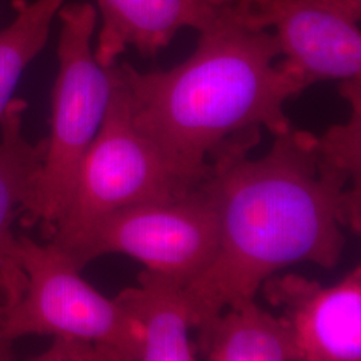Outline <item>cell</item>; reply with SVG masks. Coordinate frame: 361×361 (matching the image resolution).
<instances>
[{
    "label": "cell",
    "mask_w": 361,
    "mask_h": 361,
    "mask_svg": "<svg viewBox=\"0 0 361 361\" xmlns=\"http://www.w3.org/2000/svg\"><path fill=\"white\" fill-rule=\"evenodd\" d=\"M259 141L261 131L245 134L210 164L219 245L186 286L195 326L234 300L256 298L267 279L290 265L335 268L345 231L360 233L361 194L324 159L316 135L292 128L252 159Z\"/></svg>",
    "instance_id": "cell-1"
},
{
    "label": "cell",
    "mask_w": 361,
    "mask_h": 361,
    "mask_svg": "<svg viewBox=\"0 0 361 361\" xmlns=\"http://www.w3.org/2000/svg\"><path fill=\"white\" fill-rule=\"evenodd\" d=\"M269 30L246 26L229 3L200 32L193 54L169 70L116 65L131 121L183 176L207 180L212 161L237 138L292 129L285 104L305 90Z\"/></svg>",
    "instance_id": "cell-2"
},
{
    "label": "cell",
    "mask_w": 361,
    "mask_h": 361,
    "mask_svg": "<svg viewBox=\"0 0 361 361\" xmlns=\"http://www.w3.org/2000/svg\"><path fill=\"white\" fill-rule=\"evenodd\" d=\"M58 18L59 70L52 87L50 135L34 204L20 221L50 240L73 193L78 170L102 125L113 90L111 67L97 62L91 39L98 13L91 3L63 4Z\"/></svg>",
    "instance_id": "cell-3"
},
{
    "label": "cell",
    "mask_w": 361,
    "mask_h": 361,
    "mask_svg": "<svg viewBox=\"0 0 361 361\" xmlns=\"http://www.w3.org/2000/svg\"><path fill=\"white\" fill-rule=\"evenodd\" d=\"M19 256L26 283L18 302L0 317V335L7 343L50 336L94 344L98 361H137L138 325L114 298L82 279L63 249L19 235Z\"/></svg>",
    "instance_id": "cell-4"
},
{
    "label": "cell",
    "mask_w": 361,
    "mask_h": 361,
    "mask_svg": "<svg viewBox=\"0 0 361 361\" xmlns=\"http://www.w3.org/2000/svg\"><path fill=\"white\" fill-rule=\"evenodd\" d=\"M111 74L113 90L102 125L82 159L67 207L47 240L55 245H65L116 210L178 200L205 180L176 170L135 129L116 65Z\"/></svg>",
    "instance_id": "cell-5"
},
{
    "label": "cell",
    "mask_w": 361,
    "mask_h": 361,
    "mask_svg": "<svg viewBox=\"0 0 361 361\" xmlns=\"http://www.w3.org/2000/svg\"><path fill=\"white\" fill-rule=\"evenodd\" d=\"M207 180L178 200L116 210L59 247L80 271L118 253L188 286L210 265L219 245V216Z\"/></svg>",
    "instance_id": "cell-6"
},
{
    "label": "cell",
    "mask_w": 361,
    "mask_h": 361,
    "mask_svg": "<svg viewBox=\"0 0 361 361\" xmlns=\"http://www.w3.org/2000/svg\"><path fill=\"white\" fill-rule=\"evenodd\" d=\"M246 26L274 30L283 65L304 89L323 80L360 78L359 22L322 0H233Z\"/></svg>",
    "instance_id": "cell-7"
},
{
    "label": "cell",
    "mask_w": 361,
    "mask_h": 361,
    "mask_svg": "<svg viewBox=\"0 0 361 361\" xmlns=\"http://www.w3.org/2000/svg\"><path fill=\"white\" fill-rule=\"evenodd\" d=\"M259 290L292 336L300 361L361 360V268L323 286L276 273Z\"/></svg>",
    "instance_id": "cell-8"
},
{
    "label": "cell",
    "mask_w": 361,
    "mask_h": 361,
    "mask_svg": "<svg viewBox=\"0 0 361 361\" xmlns=\"http://www.w3.org/2000/svg\"><path fill=\"white\" fill-rule=\"evenodd\" d=\"M27 104L13 98L0 121V317L13 307L25 289L15 222L34 204L47 150V141L32 143L25 134Z\"/></svg>",
    "instance_id": "cell-9"
},
{
    "label": "cell",
    "mask_w": 361,
    "mask_h": 361,
    "mask_svg": "<svg viewBox=\"0 0 361 361\" xmlns=\"http://www.w3.org/2000/svg\"><path fill=\"white\" fill-rule=\"evenodd\" d=\"M102 26L94 51L111 67L134 47L145 58L166 49L182 28L207 30L232 0H97Z\"/></svg>",
    "instance_id": "cell-10"
},
{
    "label": "cell",
    "mask_w": 361,
    "mask_h": 361,
    "mask_svg": "<svg viewBox=\"0 0 361 361\" xmlns=\"http://www.w3.org/2000/svg\"><path fill=\"white\" fill-rule=\"evenodd\" d=\"M141 331L137 361L197 360L190 331L195 326L186 286L158 271L138 274V284L114 297Z\"/></svg>",
    "instance_id": "cell-11"
},
{
    "label": "cell",
    "mask_w": 361,
    "mask_h": 361,
    "mask_svg": "<svg viewBox=\"0 0 361 361\" xmlns=\"http://www.w3.org/2000/svg\"><path fill=\"white\" fill-rule=\"evenodd\" d=\"M197 360L300 361L292 336L256 298H238L197 324Z\"/></svg>",
    "instance_id": "cell-12"
},
{
    "label": "cell",
    "mask_w": 361,
    "mask_h": 361,
    "mask_svg": "<svg viewBox=\"0 0 361 361\" xmlns=\"http://www.w3.org/2000/svg\"><path fill=\"white\" fill-rule=\"evenodd\" d=\"M65 0H15V19L0 31V121L23 71L46 46Z\"/></svg>",
    "instance_id": "cell-13"
},
{
    "label": "cell",
    "mask_w": 361,
    "mask_h": 361,
    "mask_svg": "<svg viewBox=\"0 0 361 361\" xmlns=\"http://www.w3.org/2000/svg\"><path fill=\"white\" fill-rule=\"evenodd\" d=\"M322 1L348 15L349 18L355 19L356 22H360L361 0H322Z\"/></svg>",
    "instance_id": "cell-14"
},
{
    "label": "cell",
    "mask_w": 361,
    "mask_h": 361,
    "mask_svg": "<svg viewBox=\"0 0 361 361\" xmlns=\"http://www.w3.org/2000/svg\"><path fill=\"white\" fill-rule=\"evenodd\" d=\"M11 348H13V344L7 343L0 335V361L13 359V355Z\"/></svg>",
    "instance_id": "cell-15"
},
{
    "label": "cell",
    "mask_w": 361,
    "mask_h": 361,
    "mask_svg": "<svg viewBox=\"0 0 361 361\" xmlns=\"http://www.w3.org/2000/svg\"><path fill=\"white\" fill-rule=\"evenodd\" d=\"M232 1H233V0H232Z\"/></svg>",
    "instance_id": "cell-16"
}]
</instances>
